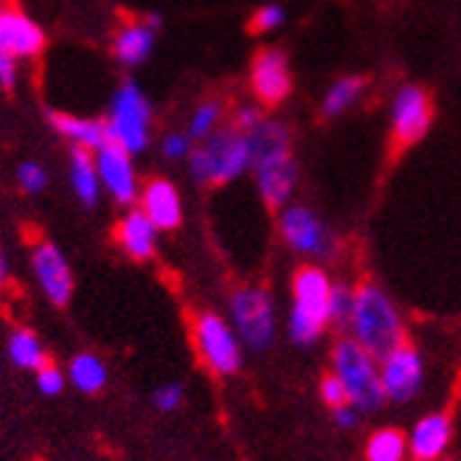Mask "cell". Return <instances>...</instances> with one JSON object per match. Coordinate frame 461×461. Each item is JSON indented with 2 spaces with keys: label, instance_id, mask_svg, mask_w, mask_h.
<instances>
[{
  "label": "cell",
  "instance_id": "6da1fadb",
  "mask_svg": "<svg viewBox=\"0 0 461 461\" xmlns=\"http://www.w3.org/2000/svg\"><path fill=\"white\" fill-rule=\"evenodd\" d=\"M352 340H357L375 360H383L388 352L405 343L402 318L388 298V293L377 285H360L355 290L352 307Z\"/></svg>",
  "mask_w": 461,
  "mask_h": 461
},
{
  "label": "cell",
  "instance_id": "7a4b0ae2",
  "mask_svg": "<svg viewBox=\"0 0 461 461\" xmlns=\"http://www.w3.org/2000/svg\"><path fill=\"white\" fill-rule=\"evenodd\" d=\"M330 276L315 267L304 265L293 276V307L287 321V335L295 346H312L324 335L330 324Z\"/></svg>",
  "mask_w": 461,
  "mask_h": 461
},
{
  "label": "cell",
  "instance_id": "3957f363",
  "mask_svg": "<svg viewBox=\"0 0 461 461\" xmlns=\"http://www.w3.org/2000/svg\"><path fill=\"white\" fill-rule=\"evenodd\" d=\"M250 167V147L248 135L230 124L205 138V144L189 152V169L197 183H212L222 186L240 177Z\"/></svg>",
  "mask_w": 461,
  "mask_h": 461
},
{
  "label": "cell",
  "instance_id": "277c9868",
  "mask_svg": "<svg viewBox=\"0 0 461 461\" xmlns=\"http://www.w3.org/2000/svg\"><path fill=\"white\" fill-rule=\"evenodd\" d=\"M377 360L368 355L363 346L352 338L338 340L332 352V368L340 377L346 394H349V405L360 413H375L385 402L383 385H380V368Z\"/></svg>",
  "mask_w": 461,
  "mask_h": 461
},
{
  "label": "cell",
  "instance_id": "5b68a950",
  "mask_svg": "<svg viewBox=\"0 0 461 461\" xmlns=\"http://www.w3.org/2000/svg\"><path fill=\"white\" fill-rule=\"evenodd\" d=\"M107 135L110 141L124 147L130 155H138L149 147V124H152V107L147 96L141 94V87L135 82H124L113 96V110H110V122Z\"/></svg>",
  "mask_w": 461,
  "mask_h": 461
},
{
  "label": "cell",
  "instance_id": "8992f818",
  "mask_svg": "<svg viewBox=\"0 0 461 461\" xmlns=\"http://www.w3.org/2000/svg\"><path fill=\"white\" fill-rule=\"evenodd\" d=\"M230 318L240 343L253 352H265L276 338L273 298L262 287H240L230 293Z\"/></svg>",
  "mask_w": 461,
  "mask_h": 461
},
{
  "label": "cell",
  "instance_id": "52a82bcc",
  "mask_svg": "<svg viewBox=\"0 0 461 461\" xmlns=\"http://www.w3.org/2000/svg\"><path fill=\"white\" fill-rule=\"evenodd\" d=\"M194 343L200 360L212 368L214 375L228 377L242 368V343L237 332L230 330L217 312H200L194 318Z\"/></svg>",
  "mask_w": 461,
  "mask_h": 461
},
{
  "label": "cell",
  "instance_id": "ba28073f",
  "mask_svg": "<svg viewBox=\"0 0 461 461\" xmlns=\"http://www.w3.org/2000/svg\"><path fill=\"white\" fill-rule=\"evenodd\" d=\"M285 242L295 250L304 253L312 259H332L338 253V242L332 237V230L324 225L315 212H310L307 205H287L279 220Z\"/></svg>",
  "mask_w": 461,
  "mask_h": 461
},
{
  "label": "cell",
  "instance_id": "9c48e42d",
  "mask_svg": "<svg viewBox=\"0 0 461 461\" xmlns=\"http://www.w3.org/2000/svg\"><path fill=\"white\" fill-rule=\"evenodd\" d=\"M425 383V363L413 346L402 343L394 352L380 360V385L388 402L405 405L422 391Z\"/></svg>",
  "mask_w": 461,
  "mask_h": 461
},
{
  "label": "cell",
  "instance_id": "30bf717a",
  "mask_svg": "<svg viewBox=\"0 0 461 461\" xmlns=\"http://www.w3.org/2000/svg\"><path fill=\"white\" fill-rule=\"evenodd\" d=\"M433 124L430 96L420 85H402L391 99V135L400 147L420 144Z\"/></svg>",
  "mask_w": 461,
  "mask_h": 461
},
{
  "label": "cell",
  "instance_id": "8fae6325",
  "mask_svg": "<svg viewBox=\"0 0 461 461\" xmlns=\"http://www.w3.org/2000/svg\"><path fill=\"white\" fill-rule=\"evenodd\" d=\"M250 169L257 172L259 194L270 209H282V205H287V200L295 192V183H298V167H295V158L290 149L253 160Z\"/></svg>",
  "mask_w": 461,
  "mask_h": 461
},
{
  "label": "cell",
  "instance_id": "7c38bea8",
  "mask_svg": "<svg viewBox=\"0 0 461 461\" xmlns=\"http://www.w3.org/2000/svg\"><path fill=\"white\" fill-rule=\"evenodd\" d=\"M250 85L257 99L267 107L282 104L293 90L290 59L279 49H265L250 65Z\"/></svg>",
  "mask_w": 461,
  "mask_h": 461
},
{
  "label": "cell",
  "instance_id": "4fadbf2b",
  "mask_svg": "<svg viewBox=\"0 0 461 461\" xmlns=\"http://www.w3.org/2000/svg\"><path fill=\"white\" fill-rule=\"evenodd\" d=\"M32 265L37 273V282L42 287V293L49 295V302L54 307H65L71 302L74 293V276L71 267H68L62 250L54 242H37L34 253H32Z\"/></svg>",
  "mask_w": 461,
  "mask_h": 461
},
{
  "label": "cell",
  "instance_id": "5bb4252c",
  "mask_svg": "<svg viewBox=\"0 0 461 461\" xmlns=\"http://www.w3.org/2000/svg\"><path fill=\"white\" fill-rule=\"evenodd\" d=\"M96 172L115 203L130 205L135 200V172L130 164V152L110 138L96 149Z\"/></svg>",
  "mask_w": 461,
  "mask_h": 461
},
{
  "label": "cell",
  "instance_id": "9a60e30c",
  "mask_svg": "<svg viewBox=\"0 0 461 461\" xmlns=\"http://www.w3.org/2000/svg\"><path fill=\"white\" fill-rule=\"evenodd\" d=\"M0 45L17 57H37L45 49V34L32 17L12 6H0Z\"/></svg>",
  "mask_w": 461,
  "mask_h": 461
},
{
  "label": "cell",
  "instance_id": "2e32d148",
  "mask_svg": "<svg viewBox=\"0 0 461 461\" xmlns=\"http://www.w3.org/2000/svg\"><path fill=\"white\" fill-rule=\"evenodd\" d=\"M141 205H144V214L152 220L155 228L160 230H175L183 220V209H180V194L172 186L169 180L164 177H155L144 186L141 194Z\"/></svg>",
  "mask_w": 461,
  "mask_h": 461
},
{
  "label": "cell",
  "instance_id": "e0dca14e",
  "mask_svg": "<svg viewBox=\"0 0 461 461\" xmlns=\"http://www.w3.org/2000/svg\"><path fill=\"white\" fill-rule=\"evenodd\" d=\"M450 436H453V425L445 413H428V417L420 420V425L413 428L408 439V450L417 461H439L450 445Z\"/></svg>",
  "mask_w": 461,
  "mask_h": 461
},
{
  "label": "cell",
  "instance_id": "ac0fdd59",
  "mask_svg": "<svg viewBox=\"0 0 461 461\" xmlns=\"http://www.w3.org/2000/svg\"><path fill=\"white\" fill-rule=\"evenodd\" d=\"M155 234H158V228L144 212H130L119 222V228H115V240H119V245L135 262H144L155 253Z\"/></svg>",
  "mask_w": 461,
  "mask_h": 461
},
{
  "label": "cell",
  "instance_id": "d6986e66",
  "mask_svg": "<svg viewBox=\"0 0 461 461\" xmlns=\"http://www.w3.org/2000/svg\"><path fill=\"white\" fill-rule=\"evenodd\" d=\"M49 122L57 132H62L65 138H71L77 147H85L90 152L99 149L110 138L104 122L79 119V115H68V113H49Z\"/></svg>",
  "mask_w": 461,
  "mask_h": 461
},
{
  "label": "cell",
  "instance_id": "ffe728a7",
  "mask_svg": "<svg viewBox=\"0 0 461 461\" xmlns=\"http://www.w3.org/2000/svg\"><path fill=\"white\" fill-rule=\"evenodd\" d=\"M152 45H155V32L144 26V23H132V26L122 29L119 37H115L113 54L124 65H141L152 54Z\"/></svg>",
  "mask_w": 461,
  "mask_h": 461
},
{
  "label": "cell",
  "instance_id": "44dd1931",
  "mask_svg": "<svg viewBox=\"0 0 461 461\" xmlns=\"http://www.w3.org/2000/svg\"><path fill=\"white\" fill-rule=\"evenodd\" d=\"M71 183L74 192L85 205H96L99 200V172H96V160L94 152L77 147L71 149Z\"/></svg>",
  "mask_w": 461,
  "mask_h": 461
},
{
  "label": "cell",
  "instance_id": "7402d4cb",
  "mask_svg": "<svg viewBox=\"0 0 461 461\" xmlns=\"http://www.w3.org/2000/svg\"><path fill=\"white\" fill-rule=\"evenodd\" d=\"M363 94H366V79L363 77H343V79H338L327 90L324 102H321V115H324V119H338V115H343Z\"/></svg>",
  "mask_w": 461,
  "mask_h": 461
},
{
  "label": "cell",
  "instance_id": "603a6c76",
  "mask_svg": "<svg viewBox=\"0 0 461 461\" xmlns=\"http://www.w3.org/2000/svg\"><path fill=\"white\" fill-rule=\"evenodd\" d=\"M9 357H12L14 366L32 368V372H40V368L49 363L40 338L32 330H17V332H12V338H9Z\"/></svg>",
  "mask_w": 461,
  "mask_h": 461
},
{
  "label": "cell",
  "instance_id": "cb8c5ba5",
  "mask_svg": "<svg viewBox=\"0 0 461 461\" xmlns=\"http://www.w3.org/2000/svg\"><path fill=\"white\" fill-rule=\"evenodd\" d=\"M71 383L82 394H99L107 383V368L96 355H77L71 360Z\"/></svg>",
  "mask_w": 461,
  "mask_h": 461
},
{
  "label": "cell",
  "instance_id": "d4e9b609",
  "mask_svg": "<svg viewBox=\"0 0 461 461\" xmlns=\"http://www.w3.org/2000/svg\"><path fill=\"white\" fill-rule=\"evenodd\" d=\"M405 456L408 439L394 428H383L372 433V439L366 445V461H405Z\"/></svg>",
  "mask_w": 461,
  "mask_h": 461
},
{
  "label": "cell",
  "instance_id": "484cf974",
  "mask_svg": "<svg viewBox=\"0 0 461 461\" xmlns=\"http://www.w3.org/2000/svg\"><path fill=\"white\" fill-rule=\"evenodd\" d=\"M220 119H222V104L220 102H203L189 122V138H203L205 141L209 135H214Z\"/></svg>",
  "mask_w": 461,
  "mask_h": 461
},
{
  "label": "cell",
  "instance_id": "4316f807",
  "mask_svg": "<svg viewBox=\"0 0 461 461\" xmlns=\"http://www.w3.org/2000/svg\"><path fill=\"white\" fill-rule=\"evenodd\" d=\"M352 307H355V290H349L346 285H332V290H330V324L349 327Z\"/></svg>",
  "mask_w": 461,
  "mask_h": 461
},
{
  "label": "cell",
  "instance_id": "83f0119b",
  "mask_svg": "<svg viewBox=\"0 0 461 461\" xmlns=\"http://www.w3.org/2000/svg\"><path fill=\"white\" fill-rule=\"evenodd\" d=\"M285 17H287V12H285L279 4H267V6H262L257 14L250 17L248 32H250V34H265V32H273V29H279V26H282Z\"/></svg>",
  "mask_w": 461,
  "mask_h": 461
},
{
  "label": "cell",
  "instance_id": "f1b7e54d",
  "mask_svg": "<svg viewBox=\"0 0 461 461\" xmlns=\"http://www.w3.org/2000/svg\"><path fill=\"white\" fill-rule=\"evenodd\" d=\"M17 183H20V189L23 192H29V194H37V192H42L45 186H49V172H45L40 164H23L20 169H17Z\"/></svg>",
  "mask_w": 461,
  "mask_h": 461
},
{
  "label": "cell",
  "instance_id": "f546056e",
  "mask_svg": "<svg viewBox=\"0 0 461 461\" xmlns=\"http://www.w3.org/2000/svg\"><path fill=\"white\" fill-rule=\"evenodd\" d=\"M37 388L42 391L45 397H57V394H62V388H65V375L54 363H45L37 372Z\"/></svg>",
  "mask_w": 461,
  "mask_h": 461
},
{
  "label": "cell",
  "instance_id": "4dcf8cb0",
  "mask_svg": "<svg viewBox=\"0 0 461 461\" xmlns=\"http://www.w3.org/2000/svg\"><path fill=\"white\" fill-rule=\"evenodd\" d=\"M321 400H324L332 411L340 408V405H349V394H346V388H343V383H340V377L335 372L321 380Z\"/></svg>",
  "mask_w": 461,
  "mask_h": 461
},
{
  "label": "cell",
  "instance_id": "1f68e13d",
  "mask_svg": "<svg viewBox=\"0 0 461 461\" xmlns=\"http://www.w3.org/2000/svg\"><path fill=\"white\" fill-rule=\"evenodd\" d=\"M183 402V385L180 383H167L155 391V405L160 411H175Z\"/></svg>",
  "mask_w": 461,
  "mask_h": 461
},
{
  "label": "cell",
  "instance_id": "d6a6232c",
  "mask_svg": "<svg viewBox=\"0 0 461 461\" xmlns=\"http://www.w3.org/2000/svg\"><path fill=\"white\" fill-rule=\"evenodd\" d=\"M262 110L259 107H250V104H245V107H240L237 110V115H234V127L237 130H242V132H250L257 124H262Z\"/></svg>",
  "mask_w": 461,
  "mask_h": 461
},
{
  "label": "cell",
  "instance_id": "836d02e7",
  "mask_svg": "<svg viewBox=\"0 0 461 461\" xmlns=\"http://www.w3.org/2000/svg\"><path fill=\"white\" fill-rule=\"evenodd\" d=\"M164 152H167V158H186L192 152V138L180 135V132H172L164 141Z\"/></svg>",
  "mask_w": 461,
  "mask_h": 461
},
{
  "label": "cell",
  "instance_id": "e575fe53",
  "mask_svg": "<svg viewBox=\"0 0 461 461\" xmlns=\"http://www.w3.org/2000/svg\"><path fill=\"white\" fill-rule=\"evenodd\" d=\"M14 79H17V65H14V57L0 45V85L6 90L14 87Z\"/></svg>",
  "mask_w": 461,
  "mask_h": 461
},
{
  "label": "cell",
  "instance_id": "d590c367",
  "mask_svg": "<svg viewBox=\"0 0 461 461\" xmlns=\"http://www.w3.org/2000/svg\"><path fill=\"white\" fill-rule=\"evenodd\" d=\"M357 408H352V405H340V408H335L332 411V420H335V425L340 428V430H352V428H357Z\"/></svg>",
  "mask_w": 461,
  "mask_h": 461
},
{
  "label": "cell",
  "instance_id": "8d00e7d4",
  "mask_svg": "<svg viewBox=\"0 0 461 461\" xmlns=\"http://www.w3.org/2000/svg\"><path fill=\"white\" fill-rule=\"evenodd\" d=\"M9 285V259L4 257V250H0V287Z\"/></svg>",
  "mask_w": 461,
  "mask_h": 461
},
{
  "label": "cell",
  "instance_id": "74e56055",
  "mask_svg": "<svg viewBox=\"0 0 461 461\" xmlns=\"http://www.w3.org/2000/svg\"><path fill=\"white\" fill-rule=\"evenodd\" d=\"M442 461H447V458H442Z\"/></svg>",
  "mask_w": 461,
  "mask_h": 461
}]
</instances>
